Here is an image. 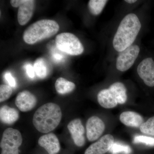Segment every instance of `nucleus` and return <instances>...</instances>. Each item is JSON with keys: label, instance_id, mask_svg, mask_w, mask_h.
Wrapping results in <instances>:
<instances>
[{"label": "nucleus", "instance_id": "nucleus-1", "mask_svg": "<svg viewBox=\"0 0 154 154\" xmlns=\"http://www.w3.org/2000/svg\"><path fill=\"white\" fill-rule=\"evenodd\" d=\"M141 28V24L136 15L131 13L125 16L113 38V45L115 50L120 52L132 45Z\"/></svg>", "mask_w": 154, "mask_h": 154}, {"label": "nucleus", "instance_id": "nucleus-2", "mask_svg": "<svg viewBox=\"0 0 154 154\" xmlns=\"http://www.w3.org/2000/svg\"><path fill=\"white\" fill-rule=\"evenodd\" d=\"M62 117L60 107L57 104L48 103L42 105L33 115V123L39 132L48 133L55 129Z\"/></svg>", "mask_w": 154, "mask_h": 154}, {"label": "nucleus", "instance_id": "nucleus-3", "mask_svg": "<svg viewBox=\"0 0 154 154\" xmlns=\"http://www.w3.org/2000/svg\"><path fill=\"white\" fill-rule=\"evenodd\" d=\"M59 29V25L54 20L42 19L34 22L25 30L23 39L27 44H36L54 36Z\"/></svg>", "mask_w": 154, "mask_h": 154}, {"label": "nucleus", "instance_id": "nucleus-4", "mask_svg": "<svg viewBox=\"0 0 154 154\" xmlns=\"http://www.w3.org/2000/svg\"><path fill=\"white\" fill-rule=\"evenodd\" d=\"M127 90L123 83L116 82L108 89L100 91L97 95L99 105L107 109L113 108L119 104H124L127 100Z\"/></svg>", "mask_w": 154, "mask_h": 154}, {"label": "nucleus", "instance_id": "nucleus-5", "mask_svg": "<svg viewBox=\"0 0 154 154\" xmlns=\"http://www.w3.org/2000/svg\"><path fill=\"white\" fill-rule=\"evenodd\" d=\"M55 43L58 49L69 55H80L84 51L82 42L73 33L65 32L58 34L56 37Z\"/></svg>", "mask_w": 154, "mask_h": 154}, {"label": "nucleus", "instance_id": "nucleus-6", "mask_svg": "<svg viewBox=\"0 0 154 154\" xmlns=\"http://www.w3.org/2000/svg\"><path fill=\"white\" fill-rule=\"evenodd\" d=\"M22 143V137L19 130L7 128L3 132L0 143L1 154H19V148Z\"/></svg>", "mask_w": 154, "mask_h": 154}, {"label": "nucleus", "instance_id": "nucleus-7", "mask_svg": "<svg viewBox=\"0 0 154 154\" xmlns=\"http://www.w3.org/2000/svg\"><path fill=\"white\" fill-rule=\"evenodd\" d=\"M140 51L139 46L134 45L120 52L116 59V69L121 72L126 71L129 69L134 63Z\"/></svg>", "mask_w": 154, "mask_h": 154}, {"label": "nucleus", "instance_id": "nucleus-8", "mask_svg": "<svg viewBox=\"0 0 154 154\" xmlns=\"http://www.w3.org/2000/svg\"><path fill=\"white\" fill-rule=\"evenodd\" d=\"M35 2L33 0H11V4L14 8L19 7L18 21L20 25L28 23L33 16Z\"/></svg>", "mask_w": 154, "mask_h": 154}, {"label": "nucleus", "instance_id": "nucleus-9", "mask_svg": "<svg viewBox=\"0 0 154 154\" xmlns=\"http://www.w3.org/2000/svg\"><path fill=\"white\" fill-rule=\"evenodd\" d=\"M137 72L146 85L154 87V61L152 58L147 57L142 61L138 66Z\"/></svg>", "mask_w": 154, "mask_h": 154}, {"label": "nucleus", "instance_id": "nucleus-10", "mask_svg": "<svg viewBox=\"0 0 154 154\" xmlns=\"http://www.w3.org/2000/svg\"><path fill=\"white\" fill-rule=\"evenodd\" d=\"M105 128V123L98 116H93L88 119L86 124L87 137L88 140L93 142L102 136Z\"/></svg>", "mask_w": 154, "mask_h": 154}, {"label": "nucleus", "instance_id": "nucleus-11", "mask_svg": "<svg viewBox=\"0 0 154 154\" xmlns=\"http://www.w3.org/2000/svg\"><path fill=\"white\" fill-rule=\"evenodd\" d=\"M114 142V137L112 135H105L91 144L86 150L85 154H105L109 151Z\"/></svg>", "mask_w": 154, "mask_h": 154}, {"label": "nucleus", "instance_id": "nucleus-12", "mask_svg": "<svg viewBox=\"0 0 154 154\" xmlns=\"http://www.w3.org/2000/svg\"><path fill=\"white\" fill-rule=\"evenodd\" d=\"M37 103L36 96L29 91H24L17 95L15 104L22 112H28L33 109Z\"/></svg>", "mask_w": 154, "mask_h": 154}, {"label": "nucleus", "instance_id": "nucleus-13", "mask_svg": "<svg viewBox=\"0 0 154 154\" xmlns=\"http://www.w3.org/2000/svg\"><path fill=\"white\" fill-rule=\"evenodd\" d=\"M67 128L75 144L77 146H83L85 143V129L81 119H75L72 120L68 125Z\"/></svg>", "mask_w": 154, "mask_h": 154}, {"label": "nucleus", "instance_id": "nucleus-14", "mask_svg": "<svg viewBox=\"0 0 154 154\" xmlns=\"http://www.w3.org/2000/svg\"><path fill=\"white\" fill-rule=\"evenodd\" d=\"M38 144L49 154H57L60 151L59 140L57 136L52 133L42 136L38 139Z\"/></svg>", "mask_w": 154, "mask_h": 154}, {"label": "nucleus", "instance_id": "nucleus-15", "mask_svg": "<svg viewBox=\"0 0 154 154\" xmlns=\"http://www.w3.org/2000/svg\"><path fill=\"white\" fill-rule=\"evenodd\" d=\"M122 123L127 126L132 127H140L144 122L143 117L136 112L134 111H125L119 116Z\"/></svg>", "mask_w": 154, "mask_h": 154}, {"label": "nucleus", "instance_id": "nucleus-16", "mask_svg": "<svg viewBox=\"0 0 154 154\" xmlns=\"http://www.w3.org/2000/svg\"><path fill=\"white\" fill-rule=\"evenodd\" d=\"M19 112L14 108L4 105L0 109V119L4 124L11 125L19 118Z\"/></svg>", "mask_w": 154, "mask_h": 154}, {"label": "nucleus", "instance_id": "nucleus-17", "mask_svg": "<svg viewBox=\"0 0 154 154\" xmlns=\"http://www.w3.org/2000/svg\"><path fill=\"white\" fill-rule=\"evenodd\" d=\"M33 67L35 74L39 79H45L49 74V65L44 58L40 57L36 59Z\"/></svg>", "mask_w": 154, "mask_h": 154}, {"label": "nucleus", "instance_id": "nucleus-18", "mask_svg": "<svg viewBox=\"0 0 154 154\" xmlns=\"http://www.w3.org/2000/svg\"><path fill=\"white\" fill-rule=\"evenodd\" d=\"M55 87L58 94L64 95L73 91L75 88L74 83L64 78H58L55 82Z\"/></svg>", "mask_w": 154, "mask_h": 154}, {"label": "nucleus", "instance_id": "nucleus-19", "mask_svg": "<svg viewBox=\"0 0 154 154\" xmlns=\"http://www.w3.org/2000/svg\"><path fill=\"white\" fill-rule=\"evenodd\" d=\"M108 1L106 0H90L88 7L90 12L95 16H97L102 13Z\"/></svg>", "mask_w": 154, "mask_h": 154}, {"label": "nucleus", "instance_id": "nucleus-20", "mask_svg": "<svg viewBox=\"0 0 154 154\" xmlns=\"http://www.w3.org/2000/svg\"><path fill=\"white\" fill-rule=\"evenodd\" d=\"M109 152L112 154H129L132 152V149L127 145L118 142H116L113 143Z\"/></svg>", "mask_w": 154, "mask_h": 154}, {"label": "nucleus", "instance_id": "nucleus-21", "mask_svg": "<svg viewBox=\"0 0 154 154\" xmlns=\"http://www.w3.org/2000/svg\"><path fill=\"white\" fill-rule=\"evenodd\" d=\"M140 129L144 134L154 137V116L144 122L140 127Z\"/></svg>", "mask_w": 154, "mask_h": 154}, {"label": "nucleus", "instance_id": "nucleus-22", "mask_svg": "<svg viewBox=\"0 0 154 154\" xmlns=\"http://www.w3.org/2000/svg\"><path fill=\"white\" fill-rule=\"evenodd\" d=\"M134 143H142L149 146H154V137L144 135H136L134 138Z\"/></svg>", "mask_w": 154, "mask_h": 154}, {"label": "nucleus", "instance_id": "nucleus-23", "mask_svg": "<svg viewBox=\"0 0 154 154\" xmlns=\"http://www.w3.org/2000/svg\"><path fill=\"white\" fill-rule=\"evenodd\" d=\"M13 93V90L11 86L6 85L0 86V102L6 101L11 97Z\"/></svg>", "mask_w": 154, "mask_h": 154}, {"label": "nucleus", "instance_id": "nucleus-24", "mask_svg": "<svg viewBox=\"0 0 154 154\" xmlns=\"http://www.w3.org/2000/svg\"><path fill=\"white\" fill-rule=\"evenodd\" d=\"M51 57L53 60L56 63H59L63 62L65 58L64 53L59 50L57 48L56 49L52 50L51 51Z\"/></svg>", "mask_w": 154, "mask_h": 154}, {"label": "nucleus", "instance_id": "nucleus-25", "mask_svg": "<svg viewBox=\"0 0 154 154\" xmlns=\"http://www.w3.org/2000/svg\"><path fill=\"white\" fill-rule=\"evenodd\" d=\"M4 77H5V79L7 81V82L8 83L9 85L11 87L15 88L17 87V82H16V80L11 73L9 72H7L5 73Z\"/></svg>", "mask_w": 154, "mask_h": 154}, {"label": "nucleus", "instance_id": "nucleus-26", "mask_svg": "<svg viewBox=\"0 0 154 154\" xmlns=\"http://www.w3.org/2000/svg\"><path fill=\"white\" fill-rule=\"evenodd\" d=\"M25 70H26V73L28 75V76L30 79H33L35 76V71H34L33 67L30 64H27L25 65Z\"/></svg>", "mask_w": 154, "mask_h": 154}, {"label": "nucleus", "instance_id": "nucleus-27", "mask_svg": "<svg viewBox=\"0 0 154 154\" xmlns=\"http://www.w3.org/2000/svg\"><path fill=\"white\" fill-rule=\"evenodd\" d=\"M125 2H126V3H129L130 4H132L136 2V0H126L125 1Z\"/></svg>", "mask_w": 154, "mask_h": 154}]
</instances>
